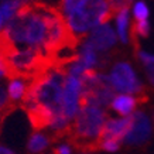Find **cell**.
Listing matches in <instances>:
<instances>
[{"label": "cell", "instance_id": "cell-1", "mask_svg": "<svg viewBox=\"0 0 154 154\" xmlns=\"http://www.w3.org/2000/svg\"><path fill=\"white\" fill-rule=\"evenodd\" d=\"M75 116L66 130L68 144L81 153L98 151V137L106 122V112L96 105H85L79 106Z\"/></svg>", "mask_w": 154, "mask_h": 154}, {"label": "cell", "instance_id": "cell-2", "mask_svg": "<svg viewBox=\"0 0 154 154\" xmlns=\"http://www.w3.org/2000/svg\"><path fill=\"white\" fill-rule=\"evenodd\" d=\"M115 17L107 0H85L78 9L66 16V23L76 37L85 40L88 31Z\"/></svg>", "mask_w": 154, "mask_h": 154}, {"label": "cell", "instance_id": "cell-3", "mask_svg": "<svg viewBox=\"0 0 154 154\" xmlns=\"http://www.w3.org/2000/svg\"><path fill=\"white\" fill-rule=\"evenodd\" d=\"M110 81L116 91L122 94H133L140 99L141 103L147 102V89L141 85L134 71L127 62H117L110 72Z\"/></svg>", "mask_w": 154, "mask_h": 154}, {"label": "cell", "instance_id": "cell-4", "mask_svg": "<svg viewBox=\"0 0 154 154\" xmlns=\"http://www.w3.org/2000/svg\"><path fill=\"white\" fill-rule=\"evenodd\" d=\"M81 81L74 75L66 74L62 94V112L68 120H72L79 109Z\"/></svg>", "mask_w": 154, "mask_h": 154}, {"label": "cell", "instance_id": "cell-5", "mask_svg": "<svg viewBox=\"0 0 154 154\" xmlns=\"http://www.w3.org/2000/svg\"><path fill=\"white\" fill-rule=\"evenodd\" d=\"M131 117H133L131 126L123 140L129 146H143L146 141H149L150 134H151L150 122L143 112L133 113Z\"/></svg>", "mask_w": 154, "mask_h": 154}, {"label": "cell", "instance_id": "cell-6", "mask_svg": "<svg viewBox=\"0 0 154 154\" xmlns=\"http://www.w3.org/2000/svg\"><path fill=\"white\" fill-rule=\"evenodd\" d=\"M131 122H133L131 116L120 117V119H106L98 137V150H99V143H102L105 140L123 141L125 136L127 134V131H129V129L131 126Z\"/></svg>", "mask_w": 154, "mask_h": 154}, {"label": "cell", "instance_id": "cell-7", "mask_svg": "<svg viewBox=\"0 0 154 154\" xmlns=\"http://www.w3.org/2000/svg\"><path fill=\"white\" fill-rule=\"evenodd\" d=\"M85 41L89 42L96 51H107L112 47H115L116 34L112 30V27L106 26V23H105L92 28L91 34L85 37Z\"/></svg>", "mask_w": 154, "mask_h": 154}, {"label": "cell", "instance_id": "cell-8", "mask_svg": "<svg viewBox=\"0 0 154 154\" xmlns=\"http://www.w3.org/2000/svg\"><path fill=\"white\" fill-rule=\"evenodd\" d=\"M27 112L28 120L31 123V127L34 130H44V129H50L52 123L55 122V115L50 110L48 107L40 103H34L31 106H27L24 109Z\"/></svg>", "mask_w": 154, "mask_h": 154}, {"label": "cell", "instance_id": "cell-9", "mask_svg": "<svg viewBox=\"0 0 154 154\" xmlns=\"http://www.w3.org/2000/svg\"><path fill=\"white\" fill-rule=\"evenodd\" d=\"M137 105H141L140 99L137 96H130V95H119L112 99V107L116 110L120 116H127L136 109Z\"/></svg>", "mask_w": 154, "mask_h": 154}, {"label": "cell", "instance_id": "cell-10", "mask_svg": "<svg viewBox=\"0 0 154 154\" xmlns=\"http://www.w3.org/2000/svg\"><path fill=\"white\" fill-rule=\"evenodd\" d=\"M19 102H16L13 99H10L9 92L6 91V88L0 84V127L3 125L6 116H9L11 112H14L19 107Z\"/></svg>", "mask_w": 154, "mask_h": 154}, {"label": "cell", "instance_id": "cell-11", "mask_svg": "<svg viewBox=\"0 0 154 154\" xmlns=\"http://www.w3.org/2000/svg\"><path fill=\"white\" fill-rule=\"evenodd\" d=\"M50 141L51 140H50L48 136L35 130V133L31 134V137H30V140L27 143V150L30 153H41L48 147Z\"/></svg>", "mask_w": 154, "mask_h": 154}, {"label": "cell", "instance_id": "cell-12", "mask_svg": "<svg viewBox=\"0 0 154 154\" xmlns=\"http://www.w3.org/2000/svg\"><path fill=\"white\" fill-rule=\"evenodd\" d=\"M24 2H20V0H6L3 2V5L0 6V16H2V20L7 23L9 20H11L16 16V11L20 6L23 5Z\"/></svg>", "mask_w": 154, "mask_h": 154}, {"label": "cell", "instance_id": "cell-13", "mask_svg": "<svg viewBox=\"0 0 154 154\" xmlns=\"http://www.w3.org/2000/svg\"><path fill=\"white\" fill-rule=\"evenodd\" d=\"M117 31L122 42H127V26H129V9H122L116 13Z\"/></svg>", "mask_w": 154, "mask_h": 154}, {"label": "cell", "instance_id": "cell-14", "mask_svg": "<svg viewBox=\"0 0 154 154\" xmlns=\"http://www.w3.org/2000/svg\"><path fill=\"white\" fill-rule=\"evenodd\" d=\"M28 81L24 79H10L9 88H7V92H9L10 99H13L16 102H19L21 96L26 92V86H27Z\"/></svg>", "mask_w": 154, "mask_h": 154}, {"label": "cell", "instance_id": "cell-15", "mask_svg": "<svg viewBox=\"0 0 154 154\" xmlns=\"http://www.w3.org/2000/svg\"><path fill=\"white\" fill-rule=\"evenodd\" d=\"M85 0H61V6H60V10L61 13L64 14V17L69 16L72 11L78 9Z\"/></svg>", "mask_w": 154, "mask_h": 154}, {"label": "cell", "instance_id": "cell-16", "mask_svg": "<svg viewBox=\"0 0 154 154\" xmlns=\"http://www.w3.org/2000/svg\"><path fill=\"white\" fill-rule=\"evenodd\" d=\"M110 10H112L113 16H116L117 11H120L122 9H129L133 0H107Z\"/></svg>", "mask_w": 154, "mask_h": 154}, {"label": "cell", "instance_id": "cell-17", "mask_svg": "<svg viewBox=\"0 0 154 154\" xmlns=\"http://www.w3.org/2000/svg\"><path fill=\"white\" fill-rule=\"evenodd\" d=\"M133 13H134V17L139 20H143V19H147L149 17V9L146 6L144 2H139L136 3L134 9H133Z\"/></svg>", "mask_w": 154, "mask_h": 154}, {"label": "cell", "instance_id": "cell-18", "mask_svg": "<svg viewBox=\"0 0 154 154\" xmlns=\"http://www.w3.org/2000/svg\"><path fill=\"white\" fill-rule=\"evenodd\" d=\"M52 151L57 154H69V153H72V147H71V146H65V144L58 146V147H55Z\"/></svg>", "mask_w": 154, "mask_h": 154}, {"label": "cell", "instance_id": "cell-19", "mask_svg": "<svg viewBox=\"0 0 154 154\" xmlns=\"http://www.w3.org/2000/svg\"><path fill=\"white\" fill-rule=\"evenodd\" d=\"M146 71H147V78H149L150 84L154 85V62L147 64V65H146Z\"/></svg>", "mask_w": 154, "mask_h": 154}, {"label": "cell", "instance_id": "cell-20", "mask_svg": "<svg viewBox=\"0 0 154 154\" xmlns=\"http://www.w3.org/2000/svg\"><path fill=\"white\" fill-rule=\"evenodd\" d=\"M13 151L7 147H3V146H0V154H11Z\"/></svg>", "mask_w": 154, "mask_h": 154}, {"label": "cell", "instance_id": "cell-21", "mask_svg": "<svg viewBox=\"0 0 154 154\" xmlns=\"http://www.w3.org/2000/svg\"><path fill=\"white\" fill-rule=\"evenodd\" d=\"M3 75V68H2V62H0V76Z\"/></svg>", "mask_w": 154, "mask_h": 154}, {"label": "cell", "instance_id": "cell-22", "mask_svg": "<svg viewBox=\"0 0 154 154\" xmlns=\"http://www.w3.org/2000/svg\"><path fill=\"white\" fill-rule=\"evenodd\" d=\"M2 24H3V20H2V16H0V27H2Z\"/></svg>", "mask_w": 154, "mask_h": 154}, {"label": "cell", "instance_id": "cell-23", "mask_svg": "<svg viewBox=\"0 0 154 154\" xmlns=\"http://www.w3.org/2000/svg\"><path fill=\"white\" fill-rule=\"evenodd\" d=\"M3 2H6V0H3ZM20 2H30V0H20Z\"/></svg>", "mask_w": 154, "mask_h": 154}]
</instances>
